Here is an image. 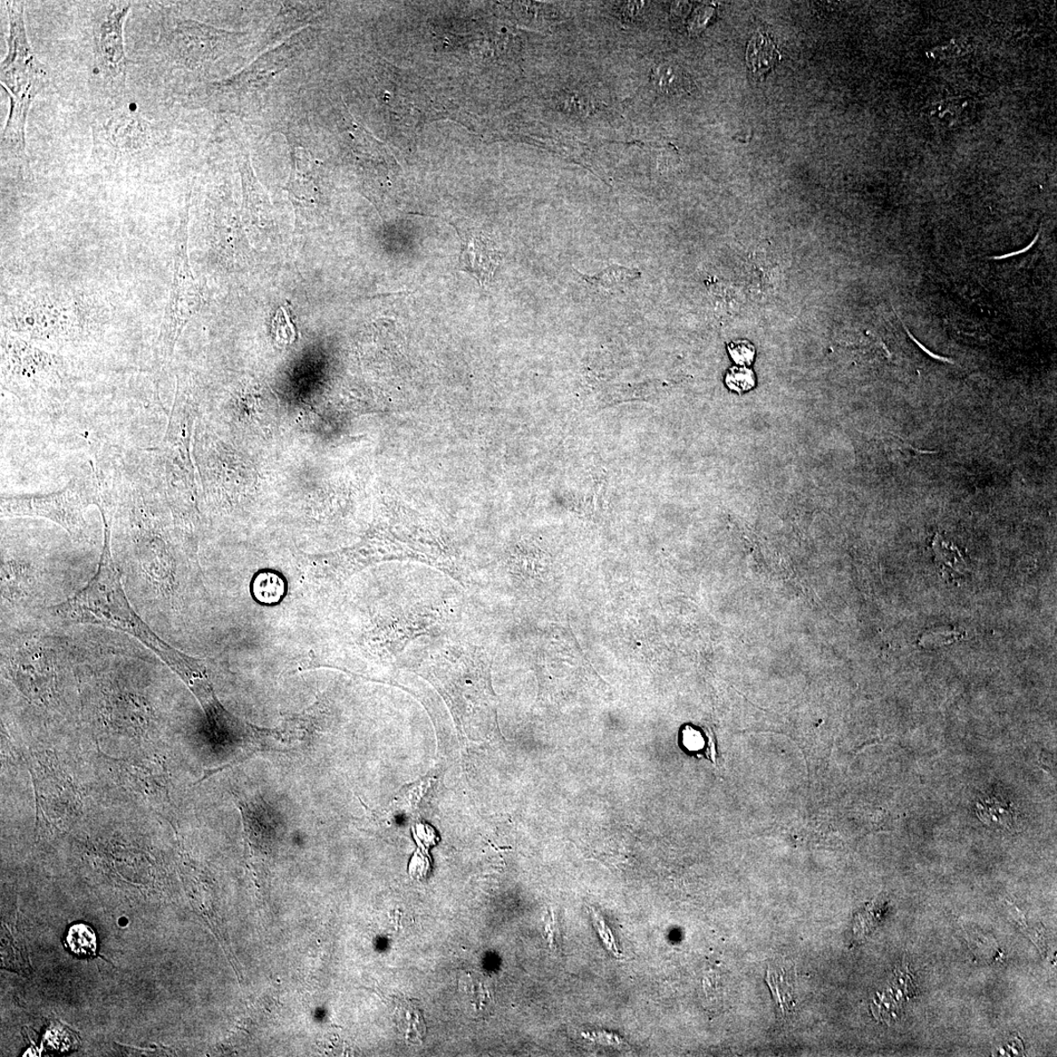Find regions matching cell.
Returning <instances> with one entry per match:
<instances>
[{
  "label": "cell",
  "instance_id": "cell-15",
  "mask_svg": "<svg viewBox=\"0 0 1057 1057\" xmlns=\"http://www.w3.org/2000/svg\"><path fill=\"white\" fill-rule=\"evenodd\" d=\"M933 549L937 557L939 565L942 566L944 573L947 574L948 570L950 572L952 578L957 574L958 577L965 574L966 566L961 555H959L957 548L947 544L939 535L935 536L933 541Z\"/></svg>",
  "mask_w": 1057,
  "mask_h": 1057
},
{
  "label": "cell",
  "instance_id": "cell-7",
  "mask_svg": "<svg viewBox=\"0 0 1057 1057\" xmlns=\"http://www.w3.org/2000/svg\"><path fill=\"white\" fill-rule=\"evenodd\" d=\"M129 9V4H111L94 25L97 66L106 77L122 83L129 65L124 47V24Z\"/></svg>",
  "mask_w": 1057,
  "mask_h": 1057
},
{
  "label": "cell",
  "instance_id": "cell-16",
  "mask_svg": "<svg viewBox=\"0 0 1057 1057\" xmlns=\"http://www.w3.org/2000/svg\"><path fill=\"white\" fill-rule=\"evenodd\" d=\"M560 105L564 110L575 116H588L597 111V104L588 95L578 91L562 94Z\"/></svg>",
  "mask_w": 1057,
  "mask_h": 1057
},
{
  "label": "cell",
  "instance_id": "cell-4",
  "mask_svg": "<svg viewBox=\"0 0 1057 1057\" xmlns=\"http://www.w3.org/2000/svg\"><path fill=\"white\" fill-rule=\"evenodd\" d=\"M9 17L8 53L2 64V84L11 96L12 108L30 110L33 100L47 83L43 64L38 61L25 27L22 3H6Z\"/></svg>",
  "mask_w": 1057,
  "mask_h": 1057
},
{
  "label": "cell",
  "instance_id": "cell-19",
  "mask_svg": "<svg viewBox=\"0 0 1057 1057\" xmlns=\"http://www.w3.org/2000/svg\"><path fill=\"white\" fill-rule=\"evenodd\" d=\"M729 351L734 362L741 365L750 364L755 356L754 347L745 341L732 343L729 346Z\"/></svg>",
  "mask_w": 1057,
  "mask_h": 1057
},
{
  "label": "cell",
  "instance_id": "cell-5",
  "mask_svg": "<svg viewBox=\"0 0 1057 1057\" xmlns=\"http://www.w3.org/2000/svg\"><path fill=\"white\" fill-rule=\"evenodd\" d=\"M202 302L201 289L189 264L187 226H181L174 250L170 299L155 347V356L159 366L170 360L184 327L198 312Z\"/></svg>",
  "mask_w": 1057,
  "mask_h": 1057
},
{
  "label": "cell",
  "instance_id": "cell-13",
  "mask_svg": "<svg viewBox=\"0 0 1057 1057\" xmlns=\"http://www.w3.org/2000/svg\"><path fill=\"white\" fill-rule=\"evenodd\" d=\"M285 583L275 572H260L252 585L255 598L260 604L276 605L284 597Z\"/></svg>",
  "mask_w": 1057,
  "mask_h": 1057
},
{
  "label": "cell",
  "instance_id": "cell-6",
  "mask_svg": "<svg viewBox=\"0 0 1057 1057\" xmlns=\"http://www.w3.org/2000/svg\"><path fill=\"white\" fill-rule=\"evenodd\" d=\"M73 303L50 296L26 299L8 310L4 324L12 332L34 340L70 341L79 335L82 327L79 309Z\"/></svg>",
  "mask_w": 1057,
  "mask_h": 1057
},
{
  "label": "cell",
  "instance_id": "cell-2",
  "mask_svg": "<svg viewBox=\"0 0 1057 1057\" xmlns=\"http://www.w3.org/2000/svg\"><path fill=\"white\" fill-rule=\"evenodd\" d=\"M61 358L6 332L2 339V380L5 389L31 405L60 399L64 385Z\"/></svg>",
  "mask_w": 1057,
  "mask_h": 1057
},
{
  "label": "cell",
  "instance_id": "cell-11",
  "mask_svg": "<svg viewBox=\"0 0 1057 1057\" xmlns=\"http://www.w3.org/2000/svg\"><path fill=\"white\" fill-rule=\"evenodd\" d=\"M976 813L987 826L1008 829L1013 827L1015 811L1013 804L997 797H985L976 804Z\"/></svg>",
  "mask_w": 1057,
  "mask_h": 1057
},
{
  "label": "cell",
  "instance_id": "cell-18",
  "mask_svg": "<svg viewBox=\"0 0 1057 1057\" xmlns=\"http://www.w3.org/2000/svg\"><path fill=\"white\" fill-rule=\"evenodd\" d=\"M725 384L735 392L749 391L755 385L753 372L746 367H733L725 376Z\"/></svg>",
  "mask_w": 1057,
  "mask_h": 1057
},
{
  "label": "cell",
  "instance_id": "cell-14",
  "mask_svg": "<svg viewBox=\"0 0 1057 1057\" xmlns=\"http://www.w3.org/2000/svg\"><path fill=\"white\" fill-rule=\"evenodd\" d=\"M652 84L661 93H675L685 87V77L677 68L671 64H661L653 68L651 75Z\"/></svg>",
  "mask_w": 1057,
  "mask_h": 1057
},
{
  "label": "cell",
  "instance_id": "cell-12",
  "mask_svg": "<svg viewBox=\"0 0 1057 1057\" xmlns=\"http://www.w3.org/2000/svg\"><path fill=\"white\" fill-rule=\"evenodd\" d=\"M64 944L70 954L81 958L93 957L99 950V939L92 927L85 924H76L68 928Z\"/></svg>",
  "mask_w": 1057,
  "mask_h": 1057
},
{
  "label": "cell",
  "instance_id": "cell-8",
  "mask_svg": "<svg viewBox=\"0 0 1057 1057\" xmlns=\"http://www.w3.org/2000/svg\"><path fill=\"white\" fill-rule=\"evenodd\" d=\"M457 230L461 242L460 269L476 279L481 287L487 286L500 263V251L481 232Z\"/></svg>",
  "mask_w": 1057,
  "mask_h": 1057
},
{
  "label": "cell",
  "instance_id": "cell-1",
  "mask_svg": "<svg viewBox=\"0 0 1057 1057\" xmlns=\"http://www.w3.org/2000/svg\"><path fill=\"white\" fill-rule=\"evenodd\" d=\"M100 510L104 537L96 574L79 593L52 607L51 613L66 624L99 625L128 634L148 646L176 673L189 655L164 642L131 606L112 557L110 509Z\"/></svg>",
  "mask_w": 1057,
  "mask_h": 1057
},
{
  "label": "cell",
  "instance_id": "cell-9",
  "mask_svg": "<svg viewBox=\"0 0 1057 1057\" xmlns=\"http://www.w3.org/2000/svg\"><path fill=\"white\" fill-rule=\"evenodd\" d=\"M577 274L591 286L611 294L621 292L642 277V273L638 269L620 266H611L595 276H584L579 271Z\"/></svg>",
  "mask_w": 1057,
  "mask_h": 1057
},
{
  "label": "cell",
  "instance_id": "cell-21",
  "mask_svg": "<svg viewBox=\"0 0 1057 1057\" xmlns=\"http://www.w3.org/2000/svg\"><path fill=\"white\" fill-rule=\"evenodd\" d=\"M1040 234H1041V229L1039 230V232H1037V235L1036 236L1035 239H1034V240L1031 242V244L1028 245L1026 248H1024V249H1022V250H1021V251L1013 252V253H1011V254H1007V255H1004V256L992 257V259H994V260H1003V259H1006V258H1010V257H1013V256H1017V255H1020V254L1025 253V252H1027L1028 250H1030V249H1031V248L1034 246V244H1036V241L1037 240V238H1039V236H1040Z\"/></svg>",
  "mask_w": 1057,
  "mask_h": 1057
},
{
  "label": "cell",
  "instance_id": "cell-10",
  "mask_svg": "<svg viewBox=\"0 0 1057 1057\" xmlns=\"http://www.w3.org/2000/svg\"><path fill=\"white\" fill-rule=\"evenodd\" d=\"M746 60L755 76H764L781 60L777 46L767 34L756 35L748 47Z\"/></svg>",
  "mask_w": 1057,
  "mask_h": 1057
},
{
  "label": "cell",
  "instance_id": "cell-20",
  "mask_svg": "<svg viewBox=\"0 0 1057 1057\" xmlns=\"http://www.w3.org/2000/svg\"><path fill=\"white\" fill-rule=\"evenodd\" d=\"M593 917L599 935L601 938H603L605 944L608 949L611 950V952H613L616 957H619L620 954L618 953V948L616 946L613 933H610L609 927L606 926L603 918H601L597 913H593Z\"/></svg>",
  "mask_w": 1057,
  "mask_h": 1057
},
{
  "label": "cell",
  "instance_id": "cell-3",
  "mask_svg": "<svg viewBox=\"0 0 1057 1057\" xmlns=\"http://www.w3.org/2000/svg\"><path fill=\"white\" fill-rule=\"evenodd\" d=\"M102 484L99 475L89 479H74L68 486L50 493L3 494L2 516L8 517H40L57 524L73 538L80 539L85 531V512L101 500Z\"/></svg>",
  "mask_w": 1057,
  "mask_h": 1057
},
{
  "label": "cell",
  "instance_id": "cell-17",
  "mask_svg": "<svg viewBox=\"0 0 1057 1057\" xmlns=\"http://www.w3.org/2000/svg\"><path fill=\"white\" fill-rule=\"evenodd\" d=\"M777 975L773 976L769 973L768 984L774 995V1000L777 1002L781 1010L783 1013H788L792 1010V1005H794L791 987L788 984L787 978H785L784 981L783 977H781L779 974Z\"/></svg>",
  "mask_w": 1057,
  "mask_h": 1057
}]
</instances>
